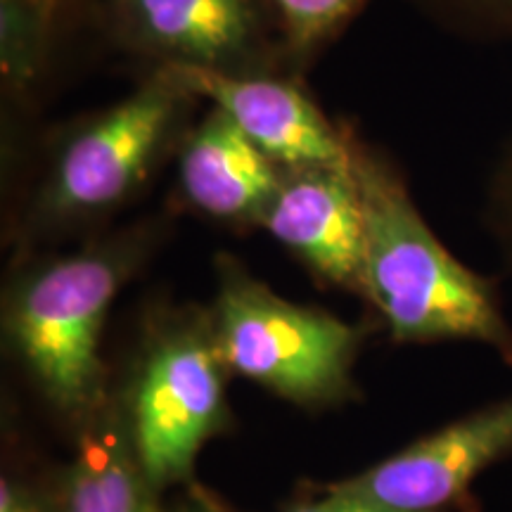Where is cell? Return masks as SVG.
Masks as SVG:
<instances>
[{
  "label": "cell",
  "instance_id": "5b68a950",
  "mask_svg": "<svg viewBox=\"0 0 512 512\" xmlns=\"http://www.w3.org/2000/svg\"><path fill=\"white\" fill-rule=\"evenodd\" d=\"M209 309L230 373L309 413L361 399L356 361L366 328L271 290L240 259L216 254Z\"/></svg>",
  "mask_w": 512,
  "mask_h": 512
},
{
  "label": "cell",
  "instance_id": "7a4b0ae2",
  "mask_svg": "<svg viewBox=\"0 0 512 512\" xmlns=\"http://www.w3.org/2000/svg\"><path fill=\"white\" fill-rule=\"evenodd\" d=\"M366 214L361 294L394 344L472 342L512 366V323L494 280L437 238L392 159L351 133Z\"/></svg>",
  "mask_w": 512,
  "mask_h": 512
},
{
  "label": "cell",
  "instance_id": "4fadbf2b",
  "mask_svg": "<svg viewBox=\"0 0 512 512\" xmlns=\"http://www.w3.org/2000/svg\"><path fill=\"white\" fill-rule=\"evenodd\" d=\"M280 34L287 64L304 67L366 8L368 0H266Z\"/></svg>",
  "mask_w": 512,
  "mask_h": 512
},
{
  "label": "cell",
  "instance_id": "277c9868",
  "mask_svg": "<svg viewBox=\"0 0 512 512\" xmlns=\"http://www.w3.org/2000/svg\"><path fill=\"white\" fill-rule=\"evenodd\" d=\"M230 375L209 306L166 299L147 306L131 363L114 392L159 494L197 484L204 446L233 430Z\"/></svg>",
  "mask_w": 512,
  "mask_h": 512
},
{
  "label": "cell",
  "instance_id": "9a60e30c",
  "mask_svg": "<svg viewBox=\"0 0 512 512\" xmlns=\"http://www.w3.org/2000/svg\"><path fill=\"white\" fill-rule=\"evenodd\" d=\"M482 223L489 238L494 240L505 268L512 273V131L503 140L486 176Z\"/></svg>",
  "mask_w": 512,
  "mask_h": 512
},
{
  "label": "cell",
  "instance_id": "52a82bcc",
  "mask_svg": "<svg viewBox=\"0 0 512 512\" xmlns=\"http://www.w3.org/2000/svg\"><path fill=\"white\" fill-rule=\"evenodd\" d=\"M512 456V394L415 439L332 491L413 512H470L472 484Z\"/></svg>",
  "mask_w": 512,
  "mask_h": 512
},
{
  "label": "cell",
  "instance_id": "3957f363",
  "mask_svg": "<svg viewBox=\"0 0 512 512\" xmlns=\"http://www.w3.org/2000/svg\"><path fill=\"white\" fill-rule=\"evenodd\" d=\"M197 102L171 69L152 67L126 98L57 133L12 223L17 254L105 230L176 157Z\"/></svg>",
  "mask_w": 512,
  "mask_h": 512
},
{
  "label": "cell",
  "instance_id": "6da1fadb",
  "mask_svg": "<svg viewBox=\"0 0 512 512\" xmlns=\"http://www.w3.org/2000/svg\"><path fill=\"white\" fill-rule=\"evenodd\" d=\"M166 233V216H145L100 230L69 252L19 256L5 280V349L72 434L112 399L114 380L100 354L107 316Z\"/></svg>",
  "mask_w": 512,
  "mask_h": 512
},
{
  "label": "cell",
  "instance_id": "d6986e66",
  "mask_svg": "<svg viewBox=\"0 0 512 512\" xmlns=\"http://www.w3.org/2000/svg\"><path fill=\"white\" fill-rule=\"evenodd\" d=\"M43 3H48V5H53V8H55V5H57V0H43Z\"/></svg>",
  "mask_w": 512,
  "mask_h": 512
},
{
  "label": "cell",
  "instance_id": "ac0fdd59",
  "mask_svg": "<svg viewBox=\"0 0 512 512\" xmlns=\"http://www.w3.org/2000/svg\"><path fill=\"white\" fill-rule=\"evenodd\" d=\"M169 512H235L228 505H223L219 498L204 491L200 484L185 486L183 494L176 496L174 501L166 505Z\"/></svg>",
  "mask_w": 512,
  "mask_h": 512
},
{
  "label": "cell",
  "instance_id": "7c38bea8",
  "mask_svg": "<svg viewBox=\"0 0 512 512\" xmlns=\"http://www.w3.org/2000/svg\"><path fill=\"white\" fill-rule=\"evenodd\" d=\"M53 10L43 0H0V79L5 95H29L46 72Z\"/></svg>",
  "mask_w": 512,
  "mask_h": 512
},
{
  "label": "cell",
  "instance_id": "9c48e42d",
  "mask_svg": "<svg viewBox=\"0 0 512 512\" xmlns=\"http://www.w3.org/2000/svg\"><path fill=\"white\" fill-rule=\"evenodd\" d=\"M169 69V67H166ZM200 100L219 107L252 143L280 166L344 162L351 131L313 102L294 79L275 74H214L171 69Z\"/></svg>",
  "mask_w": 512,
  "mask_h": 512
},
{
  "label": "cell",
  "instance_id": "8fae6325",
  "mask_svg": "<svg viewBox=\"0 0 512 512\" xmlns=\"http://www.w3.org/2000/svg\"><path fill=\"white\" fill-rule=\"evenodd\" d=\"M72 446L55 475L60 512H169L140 463L117 392L72 434Z\"/></svg>",
  "mask_w": 512,
  "mask_h": 512
},
{
  "label": "cell",
  "instance_id": "8992f818",
  "mask_svg": "<svg viewBox=\"0 0 512 512\" xmlns=\"http://www.w3.org/2000/svg\"><path fill=\"white\" fill-rule=\"evenodd\" d=\"M114 38L152 67L275 74L287 64L266 0H112Z\"/></svg>",
  "mask_w": 512,
  "mask_h": 512
},
{
  "label": "cell",
  "instance_id": "e0dca14e",
  "mask_svg": "<svg viewBox=\"0 0 512 512\" xmlns=\"http://www.w3.org/2000/svg\"><path fill=\"white\" fill-rule=\"evenodd\" d=\"M285 512H413V510H401L392 508V505H384L370 498L342 494V491H332L325 486L320 491V496L304 498V501L292 503Z\"/></svg>",
  "mask_w": 512,
  "mask_h": 512
},
{
  "label": "cell",
  "instance_id": "2e32d148",
  "mask_svg": "<svg viewBox=\"0 0 512 512\" xmlns=\"http://www.w3.org/2000/svg\"><path fill=\"white\" fill-rule=\"evenodd\" d=\"M0 512H60L55 477H34L29 472L3 470L0 477Z\"/></svg>",
  "mask_w": 512,
  "mask_h": 512
},
{
  "label": "cell",
  "instance_id": "5bb4252c",
  "mask_svg": "<svg viewBox=\"0 0 512 512\" xmlns=\"http://www.w3.org/2000/svg\"><path fill=\"white\" fill-rule=\"evenodd\" d=\"M448 34L467 41L512 43V0H413Z\"/></svg>",
  "mask_w": 512,
  "mask_h": 512
},
{
  "label": "cell",
  "instance_id": "ba28073f",
  "mask_svg": "<svg viewBox=\"0 0 512 512\" xmlns=\"http://www.w3.org/2000/svg\"><path fill=\"white\" fill-rule=\"evenodd\" d=\"M259 230L323 285L361 294L366 214L351 155L344 162L283 166Z\"/></svg>",
  "mask_w": 512,
  "mask_h": 512
},
{
  "label": "cell",
  "instance_id": "30bf717a",
  "mask_svg": "<svg viewBox=\"0 0 512 512\" xmlns=\"http://www.w3.org/2000/svg\"><path fill=\"white\" fill-rule=\"evenodd\" d=\"M174 162L183 209L238 230H259L283 176V166L214 105L192 121Z\"/></svg>",
  "mask_w": 512,
  "mask_h": 512
}]
</instances>
